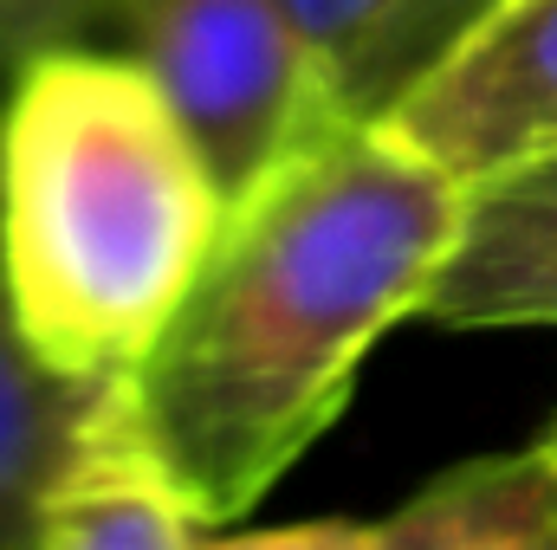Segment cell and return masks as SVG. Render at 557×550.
Masks as SVG:
<instances>
[{
	"label": "cell",
	"instance_id": "cell-6",
	"mask_svg": "<svg viewBox=\"0 0 557 550\" xmlns=\"http://www.w3.org/2000/svg\"><path fill=\"white\" fill-rule=\"evenodd\" d=\"M421 317L447 330L557 324V149L467 182L460 234Z\"/></svg>",
	"mask_w": 557,
	"mask_h": 550
},
{
	"label": "cell",
	"instance_id": "cell-11",
	"mask_svg": "<svg viewBox=\"0 0 557 550\" xmlns=\"http://www.w3.org/2000/svg\"><path fill=\"white\" fill-rule=\"evenodd\" d=\"M539 447H545V453H552V460H557V414H552V427L539 434Z\"/></svg>",
	"mask_w": 557,
	"mask_h": 550
},
{
	"label": "cell",
	"instance_id": "cell-5",
	"mask_svg": "<svg viewBox=\"0 0 557 550\" xmlns=\"http://www.w3.org/2000/svg\"><path fill=\"white\" fill-rule=\"evenodd\" d=\"M208 545V518L175 479L137 376L111 370L85 383L72 434L39 486L33 550H188Z\"/></svg>",
	"mask_w": 557,
	"mask_h": 550
},
{
	"label": "cell",
	"instance_id": "cell-4",
	"mask_svg": "<svg viewBox=\"0 0 557 550\" xmlns=\"http://www.w3.org/2000/svg\"><path fill=\"white\" fill-rule=\"evenodd\" d=\"M383 124L460 182L557 149V0H499L383 111Z\"/></svg>",
	"mask_w": 557,
	"mask_h": 550
},
{
	"label": "cell",
	"instance_id": "cell-3",
	"mask_svg": "<svg viewBox=\"0 0 557 550\" xmlns=\"http://www.w3.org/2000/svg\"><path fill=\"white\" fill-rule=\"evenodd\" d=\"M104 33L169 91L227 201L344 117L292 0H111Z\"/></svg>",
	"mask_w": 557,
	"mask_h": 550
},
{
	"label": "cell",
	"instance_id": "cell-10",
	"mask_svg": "<svg viewBox=\"0 0 557 550\" xmlns=\"http://www.w3.org/2000/svg\"><path fill=\"white\" fill-rule=\"evenodd\" d=\"M104 20H111V0H0V91L46 46L98 39Z\"/></svg>",
	"mask_w": 557,
	"mask_h": 550
},
{
	"label": "cell",
	"instance_id": "cell-7",
	"mask_svg": "<svg viewBox=\"0 0 557 550\" xmlns=\"http://www.w3.org/2000/svg\"><path fill=\"white\" fill-rule=\"evenodd\" d=\"M344 550H557V460L532 440L416 486L383 518H344Z\"/></svg>",
	"mask_w": 557,
	"mask_h": 550
},
{
	"label": "cell",
	"instance_id": "cell-2",
	"mask_svg": "<svg viewBox=\"0 0 557 550\" xmlns=\"http://www.w3.org/2000/svg\"><path fill=\"white\" fill-rule=\"evenodd\" d=\"M227 188L124 46L65 39L0 91V266L33 357L137 370L221 240Z\"/></svg>",
	"mask_w": 557,
	"mask_h": 550
},
{
	"label": "cell",
	"instance_id": "cell-1",
	"mask_svg": "<svg viewBox=\"0 0 557 550\" xmlns=\"http://www.w3.org/2000/svg\"><path fill=\"white\" fill-rule=\"evenodd\" d=\"M467 182L383 117H331L227 201L221 240L137 370L143 414L214 532L350 409L370 350L421 317Z\"/></svg>",
	"mask_w": 557,
	"mask_h": 550
},
{
	"label": "cell",
	"instance_id": "cell-8",
	"mask_svg": "<svg viewBox=\"0 0 557 550\" xmlns=\"http://www.w3.org/2000/svg\"><path fill=\"white\" fill-rule=\"evenodd\" d=\"M85 383L46 370L13 317V291L0 266V550H33L39 486L72 434Z\"/></svg>",
	"mask_w": 557,
	"mask_h": 550
},
{
	"label": "cell",
	"instance_id": "cell-9",
	"mask_svg": "<svg viewBox=\"0 0 557 550\" xmlns=\"http://www.w3.org/2000/svg\"><path fill=\"white\" fill-rule=\"evenodd\" d=\"M499 0H383L357 39L331 59V98L344 117H383L421 72L460 46Z\"/></svg>",
	"mask_w": 557,
	"mask_h": 550
}]
</instances>
